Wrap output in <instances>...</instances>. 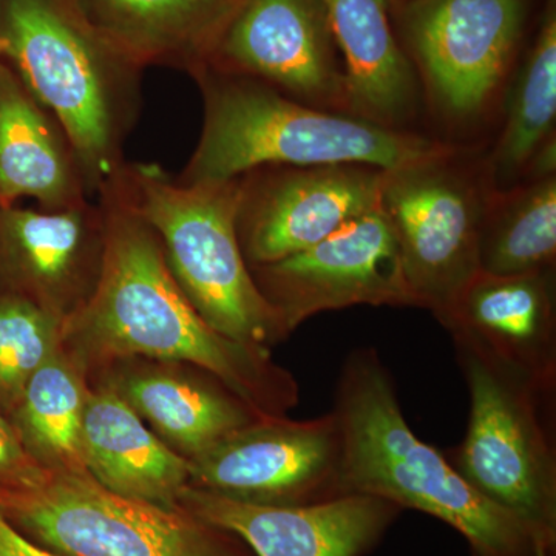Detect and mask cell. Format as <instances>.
<instances>
[{"instance_id": "29", "label": "cell", "mask_w": 556, "mask_h": 556, "mask_svg": "<svg viewBox=\"0 0 556 556\" xmlns=\"http://www.w3.org/2000/svg\"><path fill=\"white\" fill-rule=\"evenodd\" d=\"M555 554L556 544L547 543V541L535 540L532 556H555Z\"/></svg>"}, {"instance_id": "9", "label": "cell", "mask_w": 556, "mask_h": 556, "mask_svg": "<svg viewBox=\"0 0 556 556\" xmlns=\"http://www.w3.org/2000/svg\"><path fill=\"white\" fill-rule=\"evenodd\" d=\"M188 460L189 486L240 503L291 507L350 495L334 412L265 415Z\"/></svg>"}, {"instance_id": "26", "label": "cell", "mask_w": 556, "mask_h": 556, "mask_svg": "<svg viewBox=\"0 0 556 556\" xmlns=\"http://www.w3.org/2000/svg\"><path fill=\"white\" fill-rule=\"evenodd\" d=\"M40 468L22 447L10 420L0 412V495L27 484Z\"/></svg>"}, {"instance_id": "27", "label": "cell", "mask_w": 556, "mask_h": 556, "mask_svg": "<svg viewBox=\"0 0 556 556\" xmlns=\"http://www.w3.org/2000/svg\"><path fill=\"white\" fill-rule=\"evenodd\" d=\"M0 556H65L40 547L17 532L13 526L0 515Z\"/></svg>"}, {"instance_id": "13", "label": "cell", "mask_w": 556, "mask_h": 556, "mask_svg": "<svg viewBox=\"0 0 556 556\" xmlns=\"http://www.w3.org/2000/svg\"><path fill=\"white\" fill-rule=\"evenodd\" d=\"M207 67L262 80L311 108L346 110L325 0H240Z\"/></svg>"}, {"instance_id": "17", "label": "cell", "mask_w": 556, "mask_h": 556, "mask_svg": "<svg viewBox=\"0 0 556 556\" xmlns=\"http://www.w3.org/2000/svg\"><path fill=\"white\" fill-rule=\"evenodd\" d=\"M94 375L186 459L265 416L211 372L181 362L130 358Z\"/></svg>"}, {"instance_id": "16", "label": "cell", "mask_w": 556, "mask_h": 556, "mask_svg": "<svg viewBox=\"0 0 556 556\" xmlns=\"http://www.w3.org/2000/svg\"><path fill=\"white\" fill-rule=\"evenodd\" d=\"M178 507L236 533L257 556H365L404 511L362 493L277 507L240 503L189 485Z\"/></svg>"}, {"instance_id": "4", "label": "cell", "mask_w": 556, "mask_h": 556, "mask_svg": "<svg viewBox=\"0 0 556 556\" xmlns=\"http://www.w3.org/2000/svg\"><path fill=\"white\" fill-rule=\"evenodd\" d=\"M0 58L72 142L91 200L121 169L141 113L142 68L70 0H0Z\"/></svg>"}, {"instance_id": "19", "label": "cell", "mask_w": 556, "mask_h": 556, "mask_svg": "<svg viewBox=\"0 0 556 556\" xmlns=\"http://www.w3.org/2000/svg\"><path fill=\"white\" fill-rule=\"evenodd\" d=\"M21 199L43 211L91 200L67 134L0 58V207Z\"/></svg>"}, {"instance_id": "5", "label": "cell", "mask_w": 556, "mask_h": 556, "mask_svg": "<svg viewBox=\"0 0 556 556\" xmlns=\"http://www.w3.org/2000/svg\"><path fill=\"white\" fill-rule=\"evenodd\" d=\"M112 179L155 232L172 277L208 327L247 345L289 338L241 252L240 178L185 185L156 164L126 161Z\"/></svg>"}, {"instance_id": "21", "label": "cell", "mask_w": 556, "mask_h": 556, "mask_svg": "<svg viewBox=\"0 0 556 556\" xmlns=\"http://www.w3.org/2000/svg\"><path fill=\"white\" fill-rule=\"evenodd\" d=\"M325 5L343 58L346 110L386 127L407 118L415 105V73L391 28L390 0H325Z\"/></svg>"}, {"instance_id": "12", "label": "cell", "mask_w": 556, "mask_h": 556, "mask_svg": "<svg viewBox=\"0 0 556 556\" xmlns=\"http://www.w3.org/2000/svg\"><path fill=\"white\" fill-rule=\"evenodd\" d=\"M527 0H408L402 24L439 108L475 116L506 76Z\"/></svg>"}, {"instance_id": "18", "label": "cell", "mask_w": 556, "mask_h": 556, "mask_svg": "<svg viewBox=\"0 0 556 556\" xmlns=\"http://www.w3.org/2000/svg\"><path fill=\"white\" fill-rule=\"evenodd\" d=\"M113 49L144 70L207 67L240 0H70Z\"/></svg>"}, {"instance_id": "23", "label": "cell", "mask_w": 556, "mask_h": 556, "mask_svg": "<svg viewBox=\"0 0 556 556\" xmlns=\"http://www.w3.org/2000/svg\"><path fill=\"white\" fill-rule=\"evenodd\" d=\"M556 179H535L510 195L486 200L479 240V270L521 276L554 269Z\"/></svg>"}, {"instance_id": "6", "label": "cell", "mask_w": 556, "mask_h": 556, "mask_svg": "<svg viewBox=\"0 0 556 556\" xmlns=\"http://www.w3.org/2000/svg\"><path fill=\"white\" fill-rule=\"evenodd\" d=\"M0 515L65 556H257L236 533L181 507L110 492L89 471L40 468L28 484L0 495Z\"/></svg>"}, {"instance_id": "11", "label": "cell", "mask_w": 556, "mask_h": 556, "mask_svg": "<svg viewBox=\"0 0 556 556\" xmlns=\"http://www.w3.org/2000/svg\"><path fill=\"white\" fill-rule=\"evenodd\" d=\"M383 175L364 164H334L262 167L240 177L237 236L248 266L305 251L378 207Z\"/></svg>"}, {"instance_id": "14", "label": "cell", "mask_w": 556, "mask_h": 556, "mask_svg": "<svg viewBox=\"0 0 556 556\" xmlns=\"http://www.w3.org/2000/svg\"><path fill=\"white\" fill-rule=\"evenodd\" d=\"M104 249L97 200L64 211L0 207V291L65 320L93 294Z\"/></svg>"}, {"instance_id": "8", "label": "cell", "mask_w": 556, "mask_h": 556, "mask_svg": "<svg viewBox=\"0 0 556 556\" xmlns=\"http://www.w3.org/2000/svg\"><path fill=\"white\" fill-rule=\"evenodd\" d=\"M450 156L386 170L379 206L393 226L417 308L439 316L479 273L486 200Z\"/></svg>"}, {"instance_id": "2", "label": "cell", "mask_w": 556, "mask_h": 556, "mask_svg": "<svg viewBox=\"0 0 556 556\" xmlns=\"http://www.w3.org/2000/svg\"><path fill=\"white\" fill-rule=\"evenodd\" d=\"M332 412L350 495L378 496L402 510L430 515L466 538L473 556H532V532L468 484L444 453L416 437L375 348H358L343 362Z\"/></svg>"}, {"instance_id": "20", "label": "cell", "mask_w": 556, "mask_h": 556, "mask_svg": "<svg viewBox=\"0 0 556 556\" xmlns=\"http://www.w3.org/2000/svg\"><path fill=\"white\" fill-rule=\"evenodd\" d=\"M83 450L91 477L121 496L177 508L189 484V460L167 447L105 383L94 382L87 393Z\"/></svg>"}, {"instance_id": "25", "label": "cell", "mask_w": 556, "mask_h": 556, "mask_svg": "<svg viewBox=\"0 0 556 556\" xmlns=\"http://www.w3.org/2000/svg\"><path fill=\"white\" fill-rule=\"evenodd\" d=\"M64 318L0 291V412L9 416L28 380L62 345Z\"/></svg>"}, {"instance_id": "28", "label": "cell", "mask_w": 556, "mask_h": 556, "mask_svg": "<svg viewBox=\"0 0 556 556\" xmlns=\"http://www.w3.org/2000/svg\"><path fill=\"white\" fill-rule=\"evenodd\" d=\"M529 166L530 169H532L533 177L536 179L555 177V135L554 137L548 138L547 141L536 150L535 155L530 160Z\"/></svg>"}, {"instance_id": "1", "label": "cell", "mask_w": 556, "mask_h": 556, "mask_svg": "<svg viewBox=\"0 0 556 556\" xmlns=\"http://www.w3.org/2000/svg\"><path fill=\"white\" fill-rule=\"evenodd\" d=\"M94 200L104 212L105 249L90 299L65 318L62 348L90 378L100 369L148 358L211 372L265 415L299 404L298 380L269 348L247 345L208 327L190 305L164 260L155 232L110 178Z\"/></svg>"}, {"instance_id": "7", "label": "cell", "mask_w": 556, "mask_h": 556, "mask_svg": "<svg viewBox=\"0 0 556 556\" xmlns=\"http://www.w3.org/2000/svg\"><path fill=\"white\" fill-rule=\"evenodd\" d=\"M455 345L470 391L466 438L445 457L468 484L514 515L535 540L556 544L555 394Z\"/></svg>"}, {"instance_id": "22", "label": "cell", "mask_w": 556, "mask_h": 556, "mask_svg": "<svg viewBox=\"0 0 556 556\" xmlns=\"http://www.w3.org/2000/svg\"><path fill=\"white\" fill-rule=\"evenodd\" d=\"M90 380L64 348L33 375L11 409L14 433L28 456L46 470L84 473V409Z\"/></svg>"}, {"instance_id": "24", "label": "cell", "mask_w": 556, "mask_h": 556, "mask_svg": "<svg viewBox=\"0 0 556 556\" xmlns=\"http://www.w3.org/2000/svg\"><path fill=\"white\" fill-rule=\"evenodd\" d=\"M556 116V7L548 0L540 31L519 78L506 129L493 155L496 179L514 178L536 150L554 137Z\"/></svg>"}, {"instance_id": "10", "label": "cell", "mask_w": 556, "mask_h": 556, "mask_svg": "<svg viewBox=\"0 0 556 556\" xmlns=\"http://www.w3.org/2000/svg\"><path fill=\"white\" fill-rule=\"evenodd\" d=\"M249 269L289 336L327 311L357 305L417 308L393 226L380 206L305 251Z\"/></svg>"}, {"instance_id": "15", "label": "cell", "mask_w": 556, "mask_h": 556, "mask_svg": "<svg viewBox=\"0 0 556 556\" xmlns=\"http://www.w3.org/2000/svg\"><path fill=\"white\" fill-rule=\"evenodd\" d=\"M438 320L473 350L543 393L556 388L554 269L521 276L479 270Z\"/></svg>"}, {"instance_id": "3", "label": "cell", "mask_w": 556, "mask_h": 556, "mask_svg": "<svg viewBox=\"0 0 556 556\" xmlns=\"http://www.w3.org/2000/svg\"><path fill=\"white\" fill-rule=\"evenodd\" d=\"M200 141L178 181H229L262 167L364 164L394 170L452 155L417 135L303 104L268 84L204 67Z\"/></svg>"}]
</instances>
